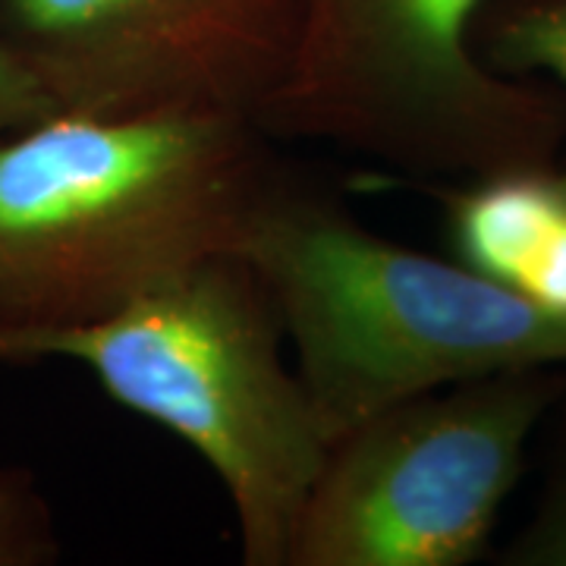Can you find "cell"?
I'll use <instances>...</instances> for the list:
<instances>
[{
  "mask_svg": "<svg viewBox=\"0 0 566 566\" xmlns=\"http://www.w3.org/2000/svg\"><path fill=\"white\" fill-rule=\"evenodd\" d=\"M57 554L61 545L39 491L0 469V566H41Z\"/></svg>",
  "mask_w": 566,
  "mask_h": 566,
  "instance_id": "cell-9",
  "label": "cell"
},
{
  "mask_svg": "<svg viewBox=\"0 0 566 566\" xmlns=\"http://www.w3.org/2000/svg\"><path fill=\"white\" fill-rule=\"evenodd\" d=\"M300 17L303 0H0V39L70 114L255 120Z\"/></svg>",
  "mask_w": 566,
  "mask_h": 566,
  "instance_id": "cell-6",
  "label": "cell"
},
{
  "mask_svg": "<svg viewBox=\"0 0 566 566\" xmlns=\"http://www.w3.org/2000/svg\"><path fill=\"white\" fill-rule=\"evenodd\" d=\"M523 293L535 303L566 315V218L551 237V243L545 245L542 259L532 268V274L523 283Z\"/></svg>",
  "mask_w": 566,
  "mask_h": 566,
  "instance_id": "cell-12",
  "label": "cell"
},
{
  "mask_svg": "<svg viewBox=\"0 0 566 566\" xmlns=\"http://www.w3.org/2000/svg\"><path fill=\"white\" fill-rule=\"evenodd\" d=\"M485 3L303 0L290 66L255 126L422 180L557 167L566 98L479 61L472 35Z\"/></svg>",
  "mask_w": 566,
  "mask_h": 566,
  "instance_id": "cell-4",
  "label": "cell"
},
{
  "mask_svg": "<svg viewBox=\"0 0 566 566\" xmlns=\"http://www.w3.org/2000/svg\"><path fill=\"white\" fill-rule=\"evenodd\" d=\"M283 344L262 274L221 255L98 322L0 331V363L85 365L114 403L174 431L221 479L243 564L286 566L331 444Z\"/></svg>",
  "mask_w": 566,
  "mask_h": 566,
  "instance_id": "cell-3",
  "label": "cell"
},
{
  "mask_svg": "<svg viewBox=\"0 0 566 566\" xmlns=\"http://www.w3.org/2000/svg\"><path fill=\"white\" fill-rule=\"evenodd\" d=\"M240 255L281 308L296 375L327 444L428 390L566 365V315L371 233L344 202L277 174Z\"/></svg>",
  "mask_w": 566,
  "mask_h": 566,
  "instance_id": "cell-2",
  "label": "cell"
},
{
  "mask_svg": "<svg viewBox=\"0 0 566 566\" xmlns=\"http://www.w3.org/2000/svg\"><path fill=\"white\" fill-rule=\"evenodd\" d=\"M472 44L501 76H551L566 88V0H488ZM560 180L566 186V164Z\"/></svg>",
  "mask_w": 566,
  "mask_h": 566,
  "instance_id": "cell-8",
  "label": "cell"
},
{
  "mask_svg": "<svg viewBox=\"0 0 566 566\" xmlns=\"http://www.w3.org/2000/svg\"><path fill=\"white\" fill-rule=\"evenodd\" d=\"M453 259L491 281L523 290L566 218L560 167H516L438 186Z\"/></svg>",
  "mask_w": 566,
  "mask_h": 566,
  "instance_id": "cell-7",
  "label": "cell"
},
{
  "mask_svg": "<svg viewBox=\"0 0 566 566\" xmlns=\"http://www.w3.org/2000/svg\"><path fill=\"white\" fill-rule=\"evenodd\" d=\"M61 114L51 92L0 39V136Z\"/></svg>",
  "mask_w": 566,
  "mask_h": 566,
  "instance_id": "cell-11",
  "label": "cell"
},
{
  "mask_svg": "<svg viewBox=\"0 0 566 566\" xmlns=\"http://www.w3.org/2000/svg\"><path fill=\"white\" fill-rule=\"evenodd\" d=\"M255 120L61 111L0 136V331L98 322L240 255L277 180Z\"/></svg>",
  "mask_w": 566,
  "mask_h": 566,
  "instance_id": "cell-1",
  "label": "cell"
},
{
  "mask_svg": "<svg viewBox=\"0 0 566 566\" xmlns=\"http://www.w3.org/2000/svg\"><path fill=\"white\" fill-rule=\"evenodd\" d=\"M566 406V397H564ZM504 566H566V424L554 463L547 469L542 497L532 510L528 523L520 535H513L497 554Z\"/></svg>",
  "mask_w": 566,
  "mask_h": 566,
  "instance_id": "cell-10",
  "label": "cell"
},
{
  "mask_svg": "<svg viewBox=\"0 0 566 566\" xmlns=\"http://www.w3.org/2000/svg\"><path fill=\"white\" fill-rule=\"evenodd\" d=\"M566 365L516 368L385 406L327 447L286 566L482 560Z\"/></svg>",
  "mask_w": 566,
  "mask_h": 566,
  "instance_id": "cell-5",
  "label": "cell"
}]
</instances>
